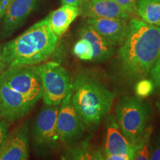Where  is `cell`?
Segmentation results:
<instances>
[{
    "instance_id": "cell-1",
    "label": "cell",
    "mask_w": 160,
    "mask_h": 160,
    "mask_svg": "<svg viewBox=\"0 0 160 160\" xmlns=\"http://www.w3.org/2000/svg\"><path fill=\"white\" fill-rule=\"evenodd\" d=\"M121 45L118 57L123 77L131 82L145 79L160 56V27L133 18Z\"/></svg>"
},
{
    "instance_id": "cell-2",
    "label": "cell",
    "mask_w": 160,
    "mask_h": 160,
    "mask_svg": "<svg viewBox=\"0 0 160 160\" xmlns=\"http://www.w3.org/2000/svg\"><path fill=\"white\" fill-rule=\"evenodd\" d=\"M58 39L48 17L40 20L2 46L6 68L33 66L47 61L57 48Z\"/></svg>"
},
{
    "instance_id": "cell-3",
    "label": "cell",
    "mask_w": 160,
    "mask_h": 160,
    "mask_svg": "<svg viewBox=\"0 0 160 160\" xmlns=\"http://www.w3.org/2000/svg\"><path fill=\"white\" fill-rule=\"evenodd\" d=\"M71 101L90 131L96 130L108 114L115 93L97 78L79 74L72 82Z\"/></svg>"
},
{
    "instance_id": "cell-4",
    "label": "cell",
    "mask_w": 160,
    "mask_h": 160,
    "mask_svg": "<svg viewBox=\"0 0 160 160\" xmlns=\"http://www.w3.org/2000/svg\"><path fill=\"white\" fill-rule=\"evenodd\" d=\"M115 117L125 137L133 145L141 139L149 119V111L139 97L126 96L119 100Z\"/></svg>"
},
{
    "instance_id": "cell-5",
    "label": "cell",
    "mask_w": 160,
    "mask_h": 160,
    "mask_svg": "<svg viewBox=\"0 0 160 160\" xmlns=\"http://www.w3.org/2000/svg\"><path fill=\"white\" fill-rule=\"evenodd\" d=\"M33 68L41 80L44 102L60 105L73 88L68 72L54 62L33 65Z\"/></svg>"
},
{
    "instance_id": "cell-6",
    "label": "cell",
    "mask_w": 160,
    "mask_h": 160,
    "mask_svg": "<svg viewBox=\"0 0 160 160\" xmlns=\"http://www.w3.org/2000/svg\"><path fill=\"white\" fill-rule=\"evenodd\" d=\"M60 105H47L42 108L37 115L32 131V142L35 151L47 154L59 145L57 120Z\"/></svg>"
},
{
    "instance_id": "cell-7",
    "label": "cell",
    "mask_w": 160,
    "mask_h": 160,
    "mask_svg": "<svg viewBox=\"0 0 160 160\" xmlns=\"http://www.w3.org/2000/svg\"><path fill=\"white\" fill-rule=\"evenodd\" d=\"M73 88L60 104L57 116V128L60 143L73 145L77 143L85 134V124L71 101Z\"/></svg>"
},
{
    "instance_id": "cell-8",
    "label": "cell",
    "mask_w": 160,
    "mask_h": 160,
    "mask_svg": "<svg viewBox=\"0 0 160 160\" xmlns=\"http://www.w3.org/2000/svg\"><path fill=\"white\" fill-rule=\"evenodd\" d=\"M0 80L35 102L42 98L41 80L33 66L6 68Z\"/></svg>"
},
{
    "instance_id": "cell-9",
    "label": "cell",
    "mask_w": 160,
    "mask_h": 160,
    "mask_svg": "<svg viewBox=\"0 0 160 160\" xmlns=\"http://www.w3.org/2000/svg\"><path fill=\"white\" fill-rule=\"evenodd\" d=\"M36 103L0 80V117L5 121L13 122L22 119Z\"/></svg>"
},
{
    "instance_id": "cell-10",
    "label": "cell",
    "mask_w": 160,
    "mask_h": 160,
    "mask_svg": "<svg viewBox=\"0 0 160 160\" xmlns=\"http://www.w3.org/2000/svg\"><path fill=\"white\" fill-rule=\"evenodd\" d=\"M28 157V127L25 123L8 133L0 147V160H25Z\"/></svg>"
},
{
    "instance_id": "cell-11",
    "label": "cell",
    "mask_w": 160,
    "mask_h": 160,
    "mask_svg": "<svg viewBox=\"0 0 160 160\" xmlns=\"http://www.w3.org/2000/svg\"><path fill=\"white\" fill-rule=\"evenodd\" d=\"M135 146L123 134L115 116L108 115L105 122V138L103 155L125 154L133 159Z\"/></svg>"
},
{
    "instance_id": "cell-12",
    "label": "cell",
    "mask_w": 160,
    "mask_h": 160,
    "mask_svg": "<svg viewBox=\"0 0 160 160\" xmlns=\"http://www.w3.org/2000/svg\"><path fill=\"white\" fill-rule=\"evenodd\" d=\"M128 19L110 18H88L87 23L110 45L117 47L122 44L127 33Z\"/></svg>"
},
{
    "instance_id": "cell-13",
    "label": "cell",
    "mask_w": 160,
    "mask_h": 160,
    "mask_svg": "<svg viewBox=\"0 0 160 160\" xmlns=\"http://www.w3.org/2000/svg\"><path fill=\"white\" fill-rule=\"evenodd\" d=\"M39 0H12L3 18L2 35L9 37L22 25Z\"/></svg>"
},
{
    "instance_id": "cell-14",
    "label": "cell",
    "mask_w": 160,
    "mask_h": 160,
    "mask_svg": "<svg viewBox=\"0 0 160 160\" xmlns=\"http://www.w3.org/2000/svg\"><path fill=\"white\" fill-rule=\"evenodd\" d=\"M80 13L85 18L128 19L130 14L114 0H83Z\"/></svg>"
},
{
    "instance_id": "cell-15",
    "label": "cell",
    "mask_w": 160,
    "mask_h": 160,
    "mask_svg": "<svg viewBox=\"0 0 160 160\" xmlns=\"http://www.w3.org/2000/svg\"><path fill=\"white\" fill-rule=\"evenodd\" d=\"M79 37L87 39L91 42L93 50V61L103 62L113 55L115 47L110 45L89 24L86 23L79 32Z\"/></svg>"
},
{
    "instance_id": "cell-16",
    "label": "cell",
    "mask_w": 160,
    "mask_h": 160,
    "mask_svg": "<svg viewBox=\"0 0 160 160\" xmlns=\"http://www.w3.org/2000/svg\"><path fill=\"white\" fill-rule=\"evenodd\" d=\"M79 13V8L68 5H62L59 8L52 11L48 16L52 31L58 37H62Z\"/></svg>"
},
{
    "instance_id": "cell-17",
    "label": "cell",
    "mask_w": 160,
    "mask_h": 160,
    "mask_svg": "<svg viewBox=\"0 0 160 160\" xmlns=\"http://www.w3.org/2000/svg\"><path fill=\"white\" fill-rule=\"evenodd\" d=\"M136 13L145 23L160 27V0H137Z\"/></svg>"
},
{
    "instance_id": "cell-18",
    "label": "cell",
    "mask_w": 160,
    "mask_h": 160,
    "mask_svg": "<svg viewBox=\"0 0 160 160\" xmlns=\"http://www.w3.org/2000/svg\"><path fill=\"white\" fill-rule=\"evenodd\" d=\"M62 159H103L102 153L94 151L84 143L83 145L73 148L68 151Z\"/></svg>"
},
{
    "instance_id": "cell-19",
    "label": "cell",
    "mask_w": 160,
    "mask_h": 160,
    "mask_svg": "<svg viewBox=\"0 0 160 160\" xmlns=\"http://www.w3.org/2000/svg\"><path fill=\"white\" fill-rule=\"evenodd\" d=\"M152 128L148 126L141 139L135 145L136 151L133 159L136 160H148L150 159L151 152V136Z\"/></svg>"
},
{
    "instance_id": "cell-20",
    "label": "cell",
    "mask_w": 160,
    "mask_h": 160,
    "mask_svg": "<svg viewBox=\"0 0 160 160\" xmlns=\"http://www.w3.org/2000/svg\"><path fill=\"white\" fill-rule=\"evenodd\" d=\"M73 52L76 57L83 61H93V50L90 42L85 38L79 39L73 46Z\"/></svg>"
},
{
    "instance_id": "cell-21",
    "label": "cell",
    "mask_w": 160,
    "mask_h": 160,
    "mask_svg": "<svg viewBox=\"0 0 160 160\" xmlns=\"http://www.w3.org/2000/svg\"><path fill=\"white\" fill-rule=\"evenodd\" d=\"M154 85L151 79H142L137 82L135 86L136 94L139 98H145L153 92Z\"/></svg>"
},
{
    "instance_id": "cell-22",
    "label": "cell",
    "mask_w": 160,
    "mask_h": 160,
    "mask_svg": "<svg viewBox=\"0 0 160 160\" xmlns=\"http://www.w3.org/2000/svg\"><path fill=\"white\" fill-rule=\"evenodd\" d=\"M149 74L154 88L160 89V56L152 66Z\"/></svg>"
},
{
    "instance_id": "cell-23",
    "label": "cell",
    "mask_w": 160,
    "mask_h": 160,
    "mask_svg": "<svg viewBox=\"0 0 160 160\" xmlns=\"http://www.w3.org/2000/svg\"><path fill=\"white\" fill-rule=\"evenodd\" d=\"M114 1L130 15L133 14L136 12L137 0H114Z\"/></svg>"
},
{
    "instance_id": "cell-24",
    "label": "cell",
    "mask_w": 160,
    "mask_h": 160,
    "mask_svg": "<svg viewBox=\"0 0 160 160\" xmlns=\"http://www.w3.org/2000/svg\"><path fill=\"white\" fill-rule=\"evenodd\" d=\"M150 159L160 160V136L157 138L154 143L151 145V152Z\"/></svg>"
},
{
    "instance_id": "cell-25",
    "label": "cell",
    "mask_w": 160,
    "mask_h": 160,
    "mask_svg": "<svg viewBox=\"0 0 160 160\" xmlns=\"http://www.w3.org/2000/svg\"><path fill=\"white\" fill-rule=\"evenodd\" d=\"M8 131V125L7 122L4 120H0V147L2 145L6 139Z\"/></svg>"
},
{
    "instance_id": "cell-26",
    "label": "cell",
    "mask_w": 160,
    "mask_h": 160,
    "mask_svg": "<svg viewBox=\"0 0 160 160\" xmlns=\"http://www.w3.org/2000/svg\"><path fill=\"white\" fill-rule=\"evenodd\" d=\"M103 159L108 160H131L132 158L125 154H105L103 155Z\"/></svg>"
},
{
    "instance_id": "cell-27",
    "label": "cell",
    "mask_w": 160,
    "mask_h": 160,
    "mask_svg": "<svg viewBox=\"0 0 160 160\" xmlns=\"http://www.w3.org/2000/svg\"><path fill=\"white\" fill-rule=\"evenodd\" d=\"M12 0H0V21L3 19Z\"/></svg>"
},
{
    "instance_id": "cell-28",
    "label": "cell",
    "mask_w": 160,
    "mask_h": 160,
    "mask_svg": "<svg viewBox=\"0 0 160 160\" xmlns=\"http://www.w3.org/2000/svg\"><path fill=\"white\" fill-rule=\"evenodd\" d=\"M83 0H61L62 5H68L80 8Z\"/></svg>"
},
{
    "instance_id": "cell-29",
    "label": "cell",
    "mask_w": 160,
    "mask_h": 160,
    "mask_svg": "<svg viewBox=\"0 0 160 160\" xmlns=\"http://www.w3.org/2000/svg\"><path fill=\"white\" fill-rule=\"evenodd\" d=\"M6 68V63L2 54V47L0 46V75Z\"/></svg>"
}]
</instances>
